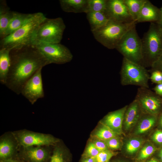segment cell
I'll list each match as a JSON object with an SVG mask.
<instances>
[{
	"mask_svg": "<svg viewBox=\"0 0 162 162\" xmlns=\"http://www.w3.org/2000/svg\"><path fill=\"white\" fill-rule=\"evenodd\" d=\"M10 55V64L5 85L20 94L28 80L38 70L47 64L34 45L13 49Z\"/></svg>",
	"mask_w": 162,
	"mask_h": 162,
	"instance_id": "1",
	"label": "cell"
},
{
	"mask_svg": "<svg viewBox=\"0 0 162 162\" xmlns=\"http://www.w3.org/2000/svg\"><path fill=\"white\" fill-rule=\"evenodd\" d=\"M46 18L42 13L33 14L32 16L20 28L1 39L0 49L6 48L11 50L34 45L38 29Z\"/></svg>",
	"mask_w": 162,
	"mask_h": 162,
	"instance_id": "2",
	"label": "cell"
},
{
	"mask_svg": "<svg viewBox=\"0 0 162 162\" xmlns=\"http://www.w3.org/2000/svg\"><path fill=\"white\" fill-rule=\"evenodd\" d=\"M141 40L142 65L151 67L162 54V29L156 23L151 22Z\"/></svg>",
	"mask_w": 162,
	"mask_h": 162,
	"instance_id": "3",
	"label": "cell"
},
{
	"mask_svg": "<svg viewBox=\"0 0 162 162\" xmlns=\"http://www.w3.org/2000/svg\"><path fill=\"white\" fill-rule=\"evenodd\" d=\"M136 23H123L109 20L104 26L92 32L95 39L110 49H116L126 32Z\"/></svg>",
	"mask_w": 162,
	"mask_h": 162,
	"instance_id": "4",
	"label": "cell"
},
{
	"mask_svg": "<svg viewBox=\"0 0 162 162\" xmlns=\"http://www.w3.org/2000/svg\"><path fill=\"white\" fill-rule=\"evenodd\" d=\"M120 74L122 86L132 85L149 88L150 75L146 67L140 64L123 57Z\"/></svg>",
	"mask_w": 162,
	"mask_h": 162,
	"instance_id": "5",
	"label": "cell"
},
{
	"mask_svg": "<svg viewBox=\"0 0 162 162\" xmlns=\"http://www.w3.org/2000/svg\"><path fill=\"white\" fill-rule=\"evenodd\" d=\"M116 49L124 58L142 65V40L137 33L136 25L124 34Z\"/></svg>",
	"mask_w": 162,
	"mask_h": 162,
	"instance_id": "6",
	"label": "cell"
},
{
	"mask_svg": "<svg viewBox=\"0 0 162 162\" xmlns=\"http://www.w3.org/2000/svg\"><path fill=\"white\" fill-rule=\"evenodd\" d=\"M66 26L60 17L46 18L39 26L34 37V45L38 42L60 43Z\"/></svg>",
	"mask_w": 162,
	"mask_h": 162,
	"instance_id": "7",
	"label": "cell"
},
{
	"mask_svg": "<svg viewBox=\"0 0 162 162\" xmlns=\"http://www.w3.org/2000/svg\"><path fill=\"white\" fill-rule=\"evenodd\" d=\"M34 45L45 58L47 65L64 64L73 59V55L69 49L60 43L40 42Z\"/></svg>",
	"mask_w": 162,
	"mask_h": 162,
	"instance_id": "8",
	"label": "cell"
},
{
	"mask_svg": "<svg viewBox=\"0 0 162 162\" xmlns=\"http://www.w3.org/2000/svg\"><path fill=\"white\" fill-rule=\"evenodd\" d=\"M20 146H53L60 141L51 134L36 132L26 129L12 132Z\"/></svg>",
	"mask_w": 162,
	"mask_h": 162,
	"instance_id": "9",
	"label": "cell"
},
{
	"mask_svg": "<svg viewBox=\"0 0 162 162\" xmlns=\"http://www.w3.org/2000/svg\"><path fill=\"white\" fill-rule=\"evenodd\" d=\"M135 98L143 113L156 116L162 110V97L149 88L140 87Z\"/></svg>",
	"mask_w": 162,
	"mask_h": 162,
	"instance_id": "10",
	"label": "cell"
},
{
	"mask_svg": "<svg viewBox=\"0 0 162 162\" xmlns=\"http://www.w3.org/2000/svg\"><path fill=\"white\" fill-rule=\"evenodd\" d=\"M52 146H20L17 159L25 162H49Z\"/></svg>",
	"mask_w": 162,
	"mask_h": 162,
	"instance_id": "11",
	"label": "cell"
},
{
	"mask_svg": "<svg viewBox=\"0 0 162 162\" xmlns=\"http://www.w3.org/2000/svg\"><path fill=\"white\" fill-rule=\"evenodd\" d=\"M42 68L38 70L26 82L21 94L32 105L44 96L41 74Z\"/></svg>",
	"mask_w": 162,
	"mask_h": 162,
	"instance_id": "12",
	"label": "cell"
},
{
	"mask_svg": "<svg viewBox=\"0 0 162 162\" xmlns=\"http://www.w3.org/2000/svg\"><path fill=\"white\" fill-rule=\"evenodd\" d=\"M104 13L109 20L123 23L134 22L123 0H107Z\"/></svg>",
	"mask_w": 162,
	"mask_h": 162,
	"instance_id": "13",
	"label": "cell"
},
{
	"mask_svg": "<svg viewBox=\"0 0 162 162\" xmlns=\"http://www.w3.org/2000/svg\"><path fill=\"white\" fill-rule=\"evenodd\" d=\"M20 148L12 132L3 134L0 137V161L16 159Z\"/></svg>",
	"mask_w": 162,
	"mask_h": 162,
	"instance_id": "14",
	"label": "cell"
},
{
	"mask_svg": "<svg viewBox=\"0 0 162 162\" xmlns=\"http://www.w3.org/2000/svg\"><path fill=\"white\" fill-rule=\"evenodd\" d=\"M128 106L107 115L103 119V123L118 134L122 131V124Z\"/></svg>",
	"mask_w": 162,
	"mask_h": 162,
	"instance_id": "15",
	"label": "cell"
},
{
	"mask_svg": "<svg viewBox=\"0 0 162 162\" xmlns=\"http://www.w3.org/2000/svg\"><path fill=\"white\" fill-rule=\"evenodd\" d=\"M160 9L147 0L143 5L136 23L149 22L157 23L160 16Z\"/></svg>",
	"mask_w": 162,
	"mask_h": 162,
	"instance_id": "16",
	"label": "cell"
},
{
	"mask_svg": "<svg viewBox=\"0 0 162 162\" xmlns=\"http://www.w3.org/2000/svg\"><path fill=\"white\" fill-rule=\"evenodd\" d=\"M142 111L137 101L135 99L129 106L125 113L124 124L126 130H129L138 121Z\"/></svg>",
	"mask_w": 162,
	"mask_h": 162,
	"instance_id": "17",
	"label": "cell"
},
{
	"mask_svg": "<svg viewBox=\"0 0 162 162\" xmlns=\"http://www.w3.org/2000/svg\"><path fill=\"white\" fill-rule=\"evenodd\" d=\"M59 2L62 9L65 12H88V0H60Z\"/></svg>",
	"mask_w": 162,
	"mask_h": 162,
	"instance_id": "18",
	"label": "cell"
},
{
	"mask_svg": "<svg viewBox=\"0 0 162 162\" xmlns=\"http://www.w3.org/2000/svg\"><path fill=\"white\" fill-rule=\"evenodd\" d=\"M14 11L10 10L6 2H0V37L3 38L9 23L14 15Z\"/></svg>",
	"mask_w": 162,
	"mask_h": 162,
	"instance_id": "19",
	"label": "cell"
},
{
	"mask_svg": "<svg viewBox=\"0 0 162 162\" xmlns=\"http://www.w3.org/2000/svg\"><path fill=\"white\" fill-rule=\"evenodd\" d=\"M32 14H23L14 11L13 17L3 38L11 34L21 27L32 16Z\"/></svg>",
	"mask_w": 162,
	"mask_h": 162,
	"instance_id": "20",
	"label": "cell"
},
{
	"mask_svg": "<svg viewBox=\"0 0 162 162\" xmlns=\"http://www.w3.org/2000/svg\"><path fill=\"white\" fill-rule=\"evenodd\" d=\"M11 50L6 48L0 50V82L5 85L10 64Z\"/></svg>",
	"mask_w": 162,
	"mask_h": 162,
	"instance_id": "21",
	"label": "cell"
},
{
	"mask_svg": "<svg viewBox=\"0 0 162 162\" xmlns=\"http://www.w3.org/2000/svg\"><path fill=\"white\" fill-rule=\"evenodd\" d=\"M86 14L92 32L104 26L109 20L104 12H91Z\"/></svg>",
	"mask_w": 162,
	"mask_h": 162,
	"instance_id": "22",
	"label": "cell"
},
{
	"mask_svg": "<svg viewBox=\"0 0 162 162\" xmlns=\"http://www.w3.org/2000/svg\"><path fill=\"white\" fill-rule=\"evenodd\" d=\"M59 142L53 146V149L49 162H70L66 150L62 146L58 145Z\"/></svg>",
	"mask_w": 162,
	"mask_h": 162,
	"instance_id": "23",
	"label": "cell"
},
{
	"mask_svg": "<svg viewBox=\"0 0 162 162\" xmlns=\"http://www.w3.org/2000/svg\"><path fill=\"white\" fill-rule=\"evenodd\" d=\"M146 1L147 0H123L133 21L135 23L143 5Z\"/></svg>",
	"mask_w": 162,
	"mask_h": 162,
	"instance_id": "24",
	"label": "cell"
},
{
	"mask_svg": "<svg viewBox=\"0 0 162 162\" xmlns=\"http://www.w3.org/2000/svg\"><path fill=\"white\" fill-rule=\"evenodd\" d=\"M156 116L148 114V115L143 117L140 121L136 131L137 134L144 133L151 129L156 121Z\"/></svg>",
	"mask_w": 162,
	"mask_h": 162,
	"instance_id": "25",
	"label": "cell"
},
{
	"mask_svg": "<svg viewBox=\"0 0 162 162\" xmlns=\"http://www.w3.org/2000/svg\"><path fill=\"white\" fill-rule=\"evenodd\" d=\"M118 134L116 133L105 125L98 130L94 136L97 139L105 141L116 137Z\"/></svg>",
	"mask_w": 162,
	"mask_h": 162,
	"instance_id": "26",
	"label": "cell"
},
{
	"mask_svg": "<svg viewBox=\"0 0 162 162\" xmlns=\"http://www.w3.org/2000/svg\"><path fill=\"white\" fill-rule=\"evenodd\" d=\"M107 2V0H88L87 13L91 12H104Z\"/></svg>",
	"mask_w": 162,
	"mask_h": 162,
	"instance_id": "27",
	"label": "cell"
},
{
	"mask_svg": "<svg viewBox=\"0 0 162 162\" xmlns=\"http://www.w3.org/2000/svg\"><path fill=\"white\" fill-rule=\"evenodd\" d=\"M142 144V142L141 140L137 139H131L126 144V151L129 154H133L138 150Z\"/></svg>",
	"mask_w": 162,
	"mask_h": 162,
	"instance_id": "28",
	"label": "cell"
},
{
	"mask_svg": "<svg viewBox=\"0 0 162 162\" xmlns=\"http://www.w3.org/2000/svg\"><path fill=\"white\" fill-rule=\"evenodd\" d=\"M115 153L108 150L101 151L95 157L96 162H109Z\"/></svg>",
	"mask_w": 162,
	"mask_h": 162,
	"instance_id": "29",
	"label": "cell"
},
{
	"mask_svg": "<svg viewBox=\"0 0 162 162\" xmlns=\"http://www.w3.org/2000/svg\"><path fill=\"white\" fill-rule=\"evenodd\" d=\"M155 150V148L152 145L145 146L141 150L138 158V159L142 160L147 158L152 154Z\"/></svg>",
	"mask_w": 162,
	"mask_h": 162,
	"instance_id": "30",
	"label": "cell"
},
{
	"mask_svg": "<svg viewBox=\"0 0 162 162\" xmlns=\"http://www.w3.org/2000/svg\"><path fill=\"white\" fill-rule=\"evenodd\" d=\"M100 152L98 150L93 142H90L88 145L83 158L95 157Z\"/></svg>",
	"mask_w": 162,
	"mask_h": 162,
	"instance_id": "31",
	"label": "cell"
},
{
	"mask_svg": "<svg viewBox=\"0 0 162 162\" xmlns=\"http://www.w3.org/2000/svg\"><path fill=\"white\" fill-rule=\"evenodd\" d=\"M151 75L150 80L152 82L157 84L162 82V72L157 70L150 69Z\"/></svg>",
	"mask_w": 162,
	"mask_h": 162,
	"instance_id": "32",
	"label": "cell"
},
{
	"mask_svg": "<svg viewBox=\"0 0 162 162\" xmlns=\"http://www.w3.org/2000/svg\"><path fill=\"white\" fill-rule=\"evenodd\" d=\"M105 142L108 147L112 149H117L120 146L119 141L116 137L110 139Z\"/></svg>",
	"mask_w": 162,
	"mask_h": 162,
	"instance_id": "33",
	"label": "cell"
},
{
	"mask_svg": "<svg viewBox=\"0 0 162 162\" xmlns=\"http://www.w3.org/2000/svg\"><path fill=\"white\" fill-rule=\"evenodd\" d=\"M104 141L98 139L93 142L96 147L100 152L108 150V147L106 142Z\"/></svg>",
	"mask_w": 162,
	"mask_h": 162,
	"instance_id": "34",
	"label": "cell"
},
{
	"mask_svg": "<svg viewBox=\"0 0 162 162\" xmlns=\"http://www.w3.org/2000/svg\"><path fill=\"white\" fill-rule=\"evenodd\" d=\"M151 68L152 70H157L162 72V54Z\"/></svg>",
	"mask_w": 162,
	"mask_h": 162,
	"instance_id": "35",
	"label": "cell"
},
{
	"mask_svg": "<svg viewBox=\"0 0 162 162\" xmlns=\"http://www.w3.org/2000/svg\"><path fill=\"white\" fill-rule=\"evenodd\" d=\"M152 139L153 141L156 143L162 144V131H156L153 134Z\"/></svg>",
	"mask_w": 162,
	"mask_h": 162,
	"instance_id": "36",
	"label": "cell"
},
{
	"mask_svg": "<svg viewBox=\"0 0 162 162\" xmlns=\"http://www.w3.org/2000/svg\"><path fill=\"white\" fill-rule=\"evenodd\" d=\"M153 89L157 94L162 97V82L157 84Z\"/></svg>",
	"mask_w": 162,
	"mask_h": 162,
	"instance_id": "37",
	"label": "cell"
},
{
	"mask_svg": "<svg viewBox=\"0 0 162 162\" xmlns=\"http://www.w3.org/2000/svg\"><path fill=\"white\" fill-rule=\"evenodd\" d=\"M160 13L159 19L158 21L156 23L159 27L162 29V6L160 8Z\"/></svg>",
	"mask_w": 162,
	"mask_h": 162,
	"instance_id": "38",
	"label": "cell"
},
{
	"mask_svg": "<svg viewBox=\"0 0 162 162\" xmlns=\"http://www.w3.org/2000/svg\"><path fill=\"white\" fill-rule=\"evenodd\" d=\"M81 162H96L95 157L83 158Z\"/></svg>",
	"mask_w": 162,
	"mask_h": 162,
	"instance_id": "39",
	"label": "cell"
},
{
	"mask_svg": "<svg viewBox=\"0 0 162 162\" xmlns=\"http://www.w3.org/2000/svg\"><path fill=\"white\" fill-rule=\"evenodd\" d=\"M0 162H19V161L17 159H13L0 161Z\"/></svg>",
	"mask_w": 162,
	"mask_h": 162,
	"instance_id": "40",
	"label": "cell"
},
{
	"mask_svg": "<svg viewBox=\"0 0 162 162\" xmlns=\"http://www.w3.org/2000/svg\"><path fill=\"white\" fill-rule=\"evenodd\" d=\"M159 123L161 127H162V113L160 116Z\"/></svg>",
	"mask_w": 162,
	"mask_h": 162,
	"instance_id": "41",
	"label": "cell"
},
{
	"mask_svg": "<svg viewBox=\"0 0 162 162\" xmlns=\"http://www.w3.org/2000/svg\"><path fill=\"white\" fill-rule=\"evenodd\" d=\"M159 156L161 160L162 161V149L161 150L160 152Z\"/></svg>",
	"mask_w": 162,
	"mask_h": 162,
	"instance_id": "42",
	"label": "cell"
},
{
	"mask_svg": "<svg viewBox=\"0 0 162 162\" xmlns=\"http://www.w3.org/2000/svg\"><path fill=\"white\" fill-rule=\"evenodd\" d=\"M148 162H158V161H157V160H155L152 159L149 160Z\"/></svg>",
	"mask_w": 162,
	"mask_h": 162,
	"instance_id": "43",
	"label": "cell"
},
{
	"mask_svg": "<svg viewBox=\"0 0 162 162\" xmlns=\"http://www.w3.org/2000/svg\"><path fill=\"white\" fill-rule=\"evenodd\" d=\"M18 160L19 161V162H24V161H21V160Z\"/></svg>",
	"mask_w": 162,
	"mask_h": 162,
	"instance_id": "44",
	"label": "cell"
}]
</instances>
